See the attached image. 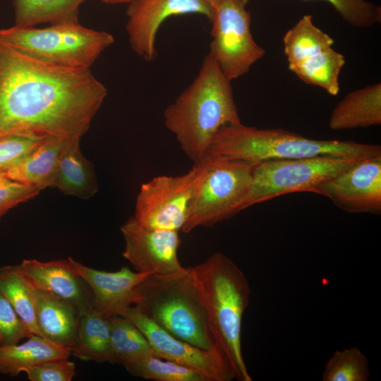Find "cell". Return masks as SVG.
<instances>
[{"instance_id": "4316f807", "label": "cell", "mask_w": 381, "mask_h": 381, "mask_svg": "<svg viewBox=\"0 0 381 381\" xmlns=\"http://www.w3.org/2000/svg\"><path fill=\"white\" fill-rule=\"evenodd\" d=\"M135 377L155 381H209L196 370L151 355L123 365Z\"/></svg>"}, {"instance_id": "ac0fdd59", "label": "cell", "mask_w": 381, "mask_h": 381, "mask_svg": "<svg viewBox=\"0 0 381 381\" xmlns=\"http://www.w3.org/2000/svg\"><path fill=\"white\" fill-rule=\"evenodd\" d=\"M68 138L48 135L23 157L4 169L5 175L40 191L52 187L60 156Z\"/></svg>"}, {"instance_id": "484cf974", "label": "cell", "mask_w": 381, "mask_h": 381, "mask_svg": "<svg viewBox=\"0 0 381 381\" xmlns=\"http://www.w3.org/2000/svg\"><path fill=\"white\" fill-rule=\"evenodd\" d=\"M0 292L10 301L31 333L41 336L36 319L34 288L17 265L0 267Z\"/></svg>"}, {"instance_id": "7402d4cb", "label": "cell", "mask_w": 381, "mask_h": 381, "mask_svg": "<svg viewBox=\"0 0 381 381\" xmlns=\"http://www.w3.org/2000/svg\"><path fill=\"white\" fill-rule=\"evenodd\" d=\"M71 355L70 350L33 334L22 344L0 346V374L16 377L32 367Z\"/></svg>"}, {"instance_id": "cb8c5ba5", "label": "cell", "mask_w": 381, "mask_h": 381, "mask_svg": "<svg viewBox=\"0 0 381 381\" xmlns=\"http://www.w3.org/2000/svg\"><path fill=\"white\" fill-rule=\"evenodd\" d=\"M86 0H13L15 25L31 27L77 23L80 5Z\"/></svg>"}, {"instance_id": "7c38bea8", "label": "cell", "mask_w": 381, "mask_h": 381, "mask_svg": "<svg viewBox=\"0 0 381 381\" xmlns=\"http://www.w3.org/2000/svg\"><path fill=\"white\" fill-rule=\"evenodd\" d=\"M133 322L148 340L155 356L198 370L209 381H231L234 371L219 346L204 349L170 334L136 307L123 315Z\"/></svg>"}, {"instance_id": "ffe728a7", "label": "cell", "mask_w": 381, "mask_h": 381, "mask_svg": "<svg viewBox=\"0 0 381 381\" xmlns=\"http://www.w3.org/2000/svg\"><path fill=\"white\" fill-rule=\"evenodd\" d=\"M381 124V83L347 94L333 109L328 126L334 131L368 128Z\"/></svg>"}, {"instance_id": "44dd1931", "label": "cell", "mask_w": 381, "mask_h": 381, "mask_svg": "<svg viewBox=\"0 0 381 381\" xmlns=\"http://www.w3.org/2000/svg\"><path fill=\"white\" fill-rule=\"evenodd\" d=\"M80 140L68 139L52 187L64 194L87 199L97 192L98 184L92 163L80 152Z\"/></svg>"}, {"instance_id": "836d02e7", "label": "cell", "mask_w": 381, "mask_h": 381, "mask_svg": "<svg viewBox=\"0 0 381 381\" xmlns=\"http://www.w3.org/2000/svg\"><path fill=\"white\" fill-rule=\"evenodd\" d=\"M104 3L107 4H122V3H130L133 0H101Z\"/></svg>"}, {"instance_id": "30bf717a", "label": "cell", "mask_w": 381, "mask_h": 381, "mask_svg": "<svg viewBox=\"0 0 381 381\" xmlns=\"http://www.w3.org/2000/svg\"><path fill=\"white\" fill-rule=\"evenodd\" d=\"M289 69L309 85L336 96L340 91L339 75L344 56L333 48L334 40L304 15L283 37Z\"/></svg>"}, {"instance_id": "8992f818", "label": "cell", "mask_w": 381, "mask_h": 381, "mask_svg": "<svg viewBox=\"0 0 381 381\" xmlns=\"http://www.w3.org/2000/svg\"><path fill=\"white\" fill-rule=\"evenodd\" d=\"M0 41L20 54L45 64L72 68H90L114 42L105 32L77 23L39 28L14 25L0 29Z\"/></svg>"}, {"instance_id": "6da1fadb", "label": "cell", "mask_w": 381, "mask_h": 381, "mask_svg": "<svg viewBox=\"0 0 381 381\" xmlns=\"http://www.w3.org/2000/svg\"><path fill=\"white\" fill-rule=\"evenodd\" d=\"M107 95L90 68L40 62L0 41V138L34 132L80 139Z\"/></svg>"}, {"instance_id": "e575fe53", "label": "cell", "mask_w": 381, "mask_h": 381, "mask_svg": "<svg viewBox=\"0 0 381 381\" xmlns=\"http://www.w3.org/2000/svg\"><path fill=\"white\" fill-rule=\"evenodd\" d=\"M210 5H211L214 8H215L222 1L224 0H205Z\"/></svg>"}, {"instance_id": "f546056e", "label": "cell", "mask_w": 381, "mask_h": 381, "mask_svg": "<svg viewBox=\"0 0 381 381\" xmlns=\"http://www.w3.org/2000/svg\"><path fill=\"white\" fill-rule=\"evenodd\" d=\"M46 135L25 132L0 138V169H5L23 157L46 137Z\"/></svg>"}, {"instance_id": "9a60e30c", "label": "cell", "mask_w": 381, "mask_h": 381, "mask_svg": "<svg viewBox=\"0 0 381 381\" xmlns=\"http://www.w3.org/2000/svg\"><path fill=\"white\" fill-rule=\"evenodd\" d=\"M121 232L125 241L122 255L135 271L163 275L183 267L177 255L179 231L147 229L132 217L121 226Z\"/></svg>"}, {"instance_id": "277c9868", "label": "cell", "mask_w": 381, "mask_h": 381, "mask_svg": "<svg viewBox=\"0 0 381 381\" xmlns=\"http://www.w3.org/2000/svg\"><path fill=\"white\" fill-rule=\"evenodd\" d=\"M207 154L258 164L323 155L365 159L381 155V146L349 140L311 139L283 128H258L240 123L221 128Z\"/></svg>"}, {"instance_id": "e0dca14e", "label": "cell", "mask_w": 381, "mask_h": 381, "mask_svg": "<svg viewBox=\"0 0 381 381\" xmlns=\"http://www.w3.org/2000/svg\"><path fill=\"white\" fill-rule=\"evenodd\" d=\"M18 267L32 287L69 301L81 314L93 306L90 289L75 272L68 259L47 262L27 259Z\"/></svg>"}, {"instance_id": "1f68e13d", "label": "cell", "mask_w": 381, "mask_h": 381, "mask_svg": "<svg viewBox=\"0 0 381 381\" xmlns=\"http://www.w3.org/2000/svg\"><path fill=\"white\" fill-rule=\"evenodd\" d=\"M40 190L8 178L0 169V217L17 205L25 202L36 195Z\"/></svg>"}, {"instance_id": "5b68a950", "label": "cell", "mask_w": 381, "mask_h": 381, "mask_svg": "<svg viewBox=\"0 0 381 381\" xmlns=\"http://www.w3.org/2000/svg\"><path fill=\"white\" fill-rule=\"evenodd\" d=\"M140 311L174 337L204 349L217 346L192 267L149 275L137 286Z\"/></svg>"}, {"instance_id": "d6a6232c", "label": "cell", "mask_w": 381, "mask_h": 381, "mask_svg": "<svg viewBox=\"0 0 381 381\" xmlns=\"http://www.w3.org/2000/svg\"><path fill=\"white\" fill-rule=\"evenodd\" d=\"M25 373L30 381H71L76 374L75 364L68 358L46 362Z\"/></svg>"}, {"instance_id": "d6986e66", "label": "cell", "mask_w": 381, "mask_h": 381, "mask_svg": "<svg viewBox=\"0 0 381 381\" xmlns=\"http://www.w3.org/2000/svg\"><path fill=\"white\" fill-rule=\"evenodd\" d=\"M34 291L37 323L42 337L71 351L81 313L68 301L45 291L35 288Z\"/></svg>"}, {"instance_id": "5bb4252c", "label": "cell", "mask_w": 381, "mask_h": 381, "mask_svg": "<svg viewBox=\"0 0 381 381\" xmlns=\"http://www.w3.org/2000/svg\"><path fill=\"white\" fill-rule=\"evenodd\" d=\"M316 194L349 213H381V155L362 159L320 184Z\"/></svg>"}, {"instance_id": "7a4b0ae2", "label": "cell", "mask_w": 381, "mask_h": 381, "mask_svg": "<svg viewBox=\"0 0 381 381\" xmlns=\"http://www.w3.org/2000/svg\"><path fill=\"white\" fill-rule=\"evenodd\" d=\"M231 82L207 54L199 72L164 110V125L194 163L207 155L224 126L241 123Z\"/></svg>"}, {"instance_id": "9c48e42d", "label": "cell", "mask_w": 381, "mask_h": 381, "mask_svg": "<svg viewBox=\"0 0 381 381\" xmlns=\"http://www.w3.org/2000/svg\"><path fill=\"white\" fill-rule=\"evenodd\" d=\"M362 159L317 156L274 159L255 164L243 210L255 204L296 192L316 194L318 187Z\"/></svg>"}, {"instance_id": "ba28073f", "label": "cell", "mask_w": 381, "mask_h": 381, "mask_svg": "<svg viewBox=\"0 0 381 381\" xmlns=\"http://www.w3.org/2000/svg\"><path fill=\"white\" fill-rule=\"evenodd\" d=\"M207 173L181 231L210 227L243 210L255 164L207 154Z\"/></svg>"}, {"instance_id": "3957f363", "label": "cell", "mask_w": 381, "mask_h": 381, "mask_svg": "<svg viewBox=\"0 0 381 381\" xmlns=\"http://www.w3.org/2000/svg\"><path fill=\"white\" fill-rule=\"evenodd\" d=\"M216 343L229 360L240 381H251L241 346L243 314L250 287L241 270L222 253L212 254L192 267Z\"/></svg>"}, {"instance_id": "603a6c76", "label": "cell", "mask_w": 381, "mask_h": 381, "mask_svg": "<svg viewBox=\"0 0 381 381\" xmlns=\"http://www.w3.org/2000/svg\"><path fill=\"white\" fill-rule=\"evenodd\" d=\"M71 355L84 361L116 363L108 318L93 306L81 314Z\"/></svg>"}, {"instance_id": "d4e9b609", "label": "cell", "mask_w": 381, "mask_h": 381, "mask_svg": "<svg viewBox=\"0 0 381 381\" xmlns=\"http://www.w3.org/2000/svg\"><path fill=\"white\" fill-rule=\"evenodd\" d=\"M108 321L111 349L116 363L125 365L155 355L145 336L129 319L112 315L108 317Z\"/></svg>"}, {"instance_id": "d590c367", "label": "cell", "mask_w": 381, "mask_h": 381, "mask_svg": "<svg viewBox=\"0 0 381 381\" xmlns=\"http://www.w3.org/2000/svg\"><path fill=\"white\" fill-rule=\"evenodd\" d=\"M0 219H1V217H0Z\"/></svg>"}, {"instance_id": "2e32d148", "label": "cell", "mask_w": 381, "mask_h": 381, "mask_svg": "<svg viewBox=\"0 0 381 381\" xmlns=\"http://www.w3.org/2000/svg\"><path fill=\"white\" fill-rule=\"evenodd\" d=\"M68 260L75 272L90 289L93 307L107 318L123 316L128 308L136 305L139 301L137 286L151 275L132 271L126 266L114 272L98 270L72 258Z\"/></svg>"}, {"instance_id": "52a82bcc", "label": "cell", "mask_w": 381, "mask_h": 381, "mask_svg": "<svg viewBox=\"0 0 381 381\" xmlns=\"http://www.w3.org/2000/svg\"><path fill=\"white\" fill-rule=\"evenodd\" d=\"M205 156L187 173L158 176L143 183L134 219L150 229L181 231L188 220L207 173Z\"/></svg>"}, {"instance_id": "8fae6325", "label": "cell", "mask_w": 381, "mask_h": 381, "mask_svg": "<svg viewBox=\"0 0 381 381\" xmlns=\"http://www.w3.org/2000/svg\"><path fill=\"white\" fill-rule=\"evenodd\" d=\"M242 0H224L212 20L209 55L230 81L249 71L265 54L250 32V13Z\"/></svg>"}, {"instance_id": "4fadbf2b", "label": "cell", "mask_w": 381, "mask_h": 381, "mask_svg": "<svg viewBox=\"0 0 381 381\" xmlns=\"http://www.w3.org/2000/svg\"><path fill=\"white\" fill-rule=\"evenodd\" d=\"M199 14L211 22L214 8L205 0H133L126 11V28L133 51L146 61L156 56L155 40L169 17Z\"/></svg>"}, {"instance_id": "4dcf8cb0", "label": "cell", "mask_w": 381, "mask_h": 381, "mask_svg": "<svg viewBox=\"0 0 381 381\" xmlns=\"http://www.w3.org/2000/svg\"><path fill=\"white\" fill-rule=\"evenodd\" d=\"M32 334L10 301L0 292V346L16 344Z\"/></svg>"}, {"instance_id": "f1b7e54d", "label": "cell", "mask_w": 381, "mask_h": 381, "mask_svg": "<svg viewBox=\"0 0 381 381\" xmlns=\"http://www.w3.org/2000/svg\"><path fill=\"white\" fill-rule=\"evenodd\" d=\"M247 4L249 0H242ZM330 4L351 25L368 28L380 23L381 8L366 0H321Z\"/></svg>"}, {"instance_id": "83f0119b", "label": "cell", "mask_w": 381, "mask_h": 381, "mask_svg": "<svg viewBox=\"0 0 381 381\" xmlns=\"http://www.w3.org/2000/svg\"><path fill=\"white\" fill-rule=\"evenodd\" d=\"M369 363L356 346L336 351L327 362L322 381H368Z\"/></svg>"}]
</instances>
